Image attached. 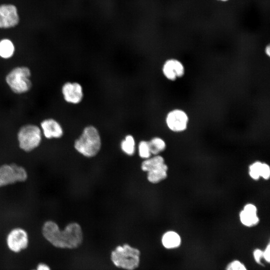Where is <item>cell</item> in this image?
Listing matches in <instances>:
<instances>
[{"instance_id": "obj_1", "label": "cell", "mask_w": 270, "mask_h": 270, "mask_svg": "<svg viewBox=\"0 0 270 270\" xmlns=\"http://www.w3.org/2000/svg\"><path fill=\"white\" fill-rule=\"evenodd\" d=\"M102 146L98 130L94 126H86L80 136L74 141V148L80 154L87 158L96 156Z\"/></svg>"}, {"instance_id": "obj_2", "label": "cell", "mask_w": 270, "mask_h": 270, "mask_svg": "<svg viewBox=\"0 0 270 270\" xmlns=\"http://www.w3.org/2000/svg\"><path fill=\"white\" fill-rule=\"evenodd\" d=\"M82 231L80 226L76 222L67 224L62 230L60 228L51 243L57 248L74 249L82 243Z\"/></svg>"}, {"instance_id": "obj_3", "label": "cell", "mask_w": 270, "mask_h": 270, "mask_svg": "<svg viewBox=\"0 0 270 270\" xmlns=\"http://www.w3.org/2000/svg\"><path fill=\"white\" fill-rule=\"evenodd\" d=\"M31 76L32 72L28 66H16L7 73L5 76V82L14 93L24 94L30 90L32 86Z\"/></svg>"}, {"instance_id": "obj_4", "label": "cell", "mask_w": 270, "mask_h": 270, "mask_svg": "<svg viewBox=\"0 0 270 270\" xmlns=\"http://www.w3.org/2000/svg\"><path fill=\"white\" fill-rule=\"evenodd\" d=\"M140 251L128 244L117 246L110 254L112 263L118 268L134 270L140 262Z\"/></svg>"}, {"instance_id": "obj_5", "label": "cell", "mask_w": 270, "mask_h": 270, "mask_svg": "<svg viewBox=\"0 0 270 270\" xmlns=\"http://www.w3.org/2000/svg\"><path fill=\"white\" fill-rule=\"evenodd\" d=\"M42 136L39 126L32 124H24L20 128L17 134L18 146L26 152H31L40 146Z\"/></svg>"}, {"instance_id": "obj_6", "label": "cell", "mask_w": 270, "mask_h": 270, "mask_svg": "<svg viewBox=\"0 0 270 270\" xmlns=\"http://www.w3.org/2000/svg\"><path fill=\"white\" fill-rule=\"evenodd\" d=\"M28 176L26 170L21 166L16 164L0 166V187L24 182Z\"/></svg>"}, {"instance_id": "obj_7", "label": "cell", "mask_w": 270, "mask_h": 270, "mask_svg": "<svg viewBox=\"0 0 270 270\" xmlns=\"http://www.w3.org/2000/svg\"><path fill=\"white\" fill-rule=\"evenodd\" d=\"M6 244L10 252L14 254H20L28 247L29 234L28 232L22 228H14L7 234L6 237Z\"/></svg>"}, {"instance_id": "obj_8", "label": "cell", "mask_w": 270, "mask_h": 270, "mask_svg": "<svg viewBox=\"0 0 270 270\" xmlns=\"http://www.w3.org/2000/svg\"><path fill=\"white\" fill-rule=\"evenodd\" d=\"M189 118L186 112L180 108L169 111L165 118L168 128L174 132H181L188 128Z\"/></svg>"}, {"instance_id": "obj_9", "label": "cell", "mask_w": 270, "mask_h": 270, "mask_svg": "<svg viewBox=\"0 0 270 270\" xmlns=\"http://www.w3.org/2000/svg\"><path fill=\"white\" fill-rule=\"evenodd\" d=\"M20 18L16 6L12 4H0V28L10 29L18 26Z\"/></svg>"}, {"instance_id": "obj_10", "label": "cell", "mask_w": 270, "mask_h": 270, "mask_svg": "<svg viewBox=\"0 0 270 270\" xmlns=\"http://www.w3.org/2000/svg\"><path fill=\"white\" fill-rule=\"evenodd\" d=\"M61 92L64 101L70 104H78L84 96L82 85L77 82H66L61 88Z\"/></svg>"}, {"instance_id": "obj_11", "label": "cell", "mask_w": 270, "mask_h": 270, "mask_svg": "<svg viewBox=\"0 0 270 270\" xmlns=\"http://www.w3.org/2000/svg\"><path fill=\"white\" fill-rule=\"evenodd\" d=\"M162 71L166 78L170 81H174L178 78H182L184 76L185 68L180 60L170 58L164 62Z\"/></svg>"}, {"instance_id": "obj_12", "label": "cell", "mask_w": 270, "mask_h": 270, "mask_svg": "<svg viewBox=\"0 0 270 270\" xmlns=\"http://www.w3.org/2000/svg\"><path fill=\"white\" fill-rule=\"evenodd\" d=\"M240 224L244 226L250 228L256 226L260 222L258 208L252 203L246 204L238 214Z\"/></svg>"}, {"instance_id": "obj_13", "label": "cell", "mask_w": 270, "mask_h": 270, "mask_svg": "<svg viewBox=\"0 0 270 270\" xmlns=\"http://www.w3.org/2000/svg\"><path fill=\"white\" fill-rule=\"evenodd\" d=\"M42 134L48 139L59 138L64 134V130L60 124L54 118H46L40 124Z\"/></svg>"}, {"instance_id": "obj_14", "label": "cell", "mask_w": 270, "mask_h": 270, "mask_svg": "<svg viewBox=\"0 0 270 270\" xmlns=\"http://www.w3.org/2000/svg\"><path fill=\"white\" fill-rule=\"evenodd\" d=\"M161 242L162 246L167 250L178 248L182 245V238L180 234L176 231L170 230L166 232L162 236Z\"/></svg>"}, {"instance_id": "obj_15", "label": "cell", "mask_w": 270, "mask_h": 270, "mask_svg": "<svg viewBox=\"0 0 270 270\" xmlns=\"http://www.w3.org/2000/svg\"><path fill=\"white\" fill-rule=\"evenodd\" d=\"M168 166L165 163L156 166L147 172V180L152 184H158L168 176Z\"/></svg>"}, {"instance_id": "obj_16", "label": "cell", "mask_w": 270, "mask_h": 270, "mask_svg": "<svg viewBox=\"0 0 270 270\" xmlns=\"http://www.w3.org/2000/svg\"><path fill=\"white\" fill-rule=\"evenodd\" d=\"M16 52V46L13 41L8 38L0 40V58L8 60L13 57Z\"/></svg>"}, {"instance_id": "obj_17", "label": "cell", "mask_w": 270, "mask_h": 270, "mask_svg": "<svg viewBox=\"0 0 270 270\" xmlns=\"http://www.w3.org/2000/svg\"><path fill=\"white\" fill-rule=\"evenodd\" d=\"M165 163L164 158L160 155H155L153 157L145 159L141 164L142 171L148 172L152 168Z\"/></svg>"}, {"instance_id": "obj_18", "label": "cell", "mask_w": 270, "mask_h": 270, "mask_svg": "<svg viewBox=\"0 0 270 270\" xmlns=\"http://www.w3.org/2000/svg\"><path fill=\"white\" fill-rule=\"evenodd\" d=\"M148 142L151 154L158 155L166 148V142L161 138L154 137Z\"/></svg>"}, {"instance_id": "obj_19", "label": "cell", "mask_w": 270, "mask_h": 270, "mask_svg": "<svg viewBox=\"0 0 270 270\" xmlns=\"http://www.w3.org/2000/svg\"><path fill=\"white\" fill-rule=\"evenodd\" d=\"M136 142L132 134H127L122 141L120 148L122 151L128 156H132L135 152Z\"/></svg>"}, {"instance_id": "obj_20", "label": "cell", "mask_w": 270, "mask_h": 270, "mask_svg": "<svg viewBox=\"0 0 270 270\" xmlns=\"http://www.w3.org/2000/svg\"><path fill=\"white\" fill-rule=\"evenodd\" d=\"M262 162L256 161L248 166V175L254 180H258L261 178Z\"/></svg>"}, {"instance_id": "obj_21", "label": "cell", "mask_w": 270, "mask_h": 270, "mask_svg": "<svg viewBox=\"0 0 270 270\" xmlns=\"http://www.w3.org/2000/svg\"><path fill=\"white\" fill-rule=\"evenodd\" d=\"M138 152L139 156L145 160L150 157L152 154L148 141L142 140L139 142Z\"/></svg>"}, {"instance_id": "obj_22", "label": "cell", "mask_w": 270, "mask_h": 270, "mask_svg": "<svg viewBox=\"0 0 270 270\" xmlns=\"http://www.w3.org/2000/svg\"><path fill=\"white\" fill-rule=\"evenodd\" d=\"M225 270H248V269L242 261L234 259L227 264Z\"/></svg>"}, {"instance_id": "obj_23", "label": "cell", "mask_w": 270, "mask_h": 270, "mask_svg": "<svg viewBox=\"0 0 270 270\" xmlns=\"http://www.w3.org/2000/svg\"><path fill=\"white\" fill-rule=\"evenodd\" d=\"M252 256L256 264L261 266L264 265L262 261L264 260L262 250L258 248H254L252 252Z\"/></svg>"}, {"instance_id": "obj_24", "label": "cell", "mask_w": 270, "mask_h": 270, "mask_svg": "<svg viewBox=\"0 0 270 270\" xmlns=\"http://www.w3.org/2000/svg\"><path fill=\"white\" fill-rule=\"evenodd\" d=\"M270 177V168L269 165L265 162H262V173L261 178L264 180H268Z\"/></svg>"}, {"instance_id": "obj_25", "label": "cell", "mask_w": 270, "mask_h": 270, "mask_svg": "<svg viewBox=\"0 0 270 270\" xmlns=\"http://www.w3.org/2000/svg\"><path fill=\"white\" fill-rule=\"evenodd\" d=\"M264 260L269 264L270 262V244L268 242L262 250Z\"/></svg>"}, {"instance_id": "obj_26", "label": "cell", "mask_w": 270, "mask_h": 270, "mask_svg": "<svg viewBox=\"0 0 270 270\" xmlns=\"http://www.w3.org/2000/svg\"><path fill=\"white\" fill-rule=\"evenodd\" d=\"M36 270H52L50 266L44 262L38 263L35 268Z\"/></svg>"}, {"instance_id": "obj_27", "label": "cell", "mask_w": 270, "mask_h": 270, "mask_svg": "<svg viewBox=\"0 0 270 270\" xmlns=\"http://www.w3.org/2000/svg\"><path fill=\"white\" fill-rule=\"evenodd\" d=\"M265 54L268 56H270V46L269 44L267 45L264 48Z\"/></svg>"}, {"instance_id": "obj_28", "label": "cell", "mask_w": 270, "mask_h": 270, "mask_svg": "<svg viewBox=\"0 0 270 270\" xmlns=\"http://www.w3.org/2000/svg\"><path fill=\"white\" fill-rule=\"evenodd\" d=\"M221 0V1H226L227 0Z\"/></svg>"}, {"instance_id": "obj_29", "label": "cell", "mask_w": 270, "mask_h": 270, "mask_svg": "<svg viewBox=\"0 0 270 270\" xmlns=\"http://www.w3.org/2000/svg\"><path fill=\"white\" fill-rule=\"evenodd\" d=\"M36 270V269H35V268H34V269H32V270Z\"/></svg>"}]
</instances>
